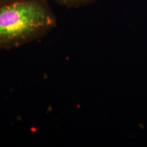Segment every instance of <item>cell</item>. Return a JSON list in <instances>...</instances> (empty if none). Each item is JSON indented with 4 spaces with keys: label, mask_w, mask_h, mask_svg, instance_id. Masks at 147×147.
<instances>
[{
    "label": "cell",
    "mask_w": 147,
    "mask_h": 147,
    "mask_svg": "<svg viewBox=\"0 0 147 147\" xmlns=\"http://www.w3.org/2000/svg\"><path fill=\"white\" fill-rule=\"evenodd\" d=\"M13 1V0H0V5H2L3 3L9 2V1Z\"/></svg>",
    "instance_id": "3"
},
{
    "label": "cell",
    "mask_w": 147,
    "mask_h": 147,
    "mask_svg": "<svg viewBox=\"0 0 147 147\" xmlns=\"http://www.w3.org/2000/svg\"><path fill=\"white\" fill-rule=\"evenodd\" d=\"M57 24L47 0H13L0 5V49L8 50L41 39Z\"/></svg>",
    "instance_id": "1"
},
{
    "label": "cell",
    "mask_w": 147,
    "mask_h": 147,
    "mask_svg": "<svg viewBox=\"0 0 147 147\" xmlns=\"http://www.w3.org/2000/svg\"><path fill=\"white\" fill-rule=\"evenodd\" d=\"M59 4L67 8H78L94 2L96 0H55Z\"/></svg>",
    "instance_id": "2"
}]
</instances>
